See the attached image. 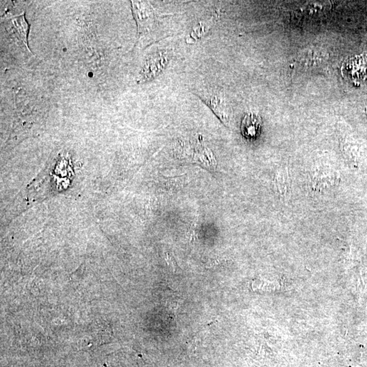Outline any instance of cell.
Returning a JSON list of instances; mask_svg holds the SVG:
<instances>
[{"mask_svg": "<svg viewBox=\"0 0 367 367\" xmlns=\"http://www.w3.org/2000/svg\"><path fill=\"white\" fill-rule=\"evenodd\" d=\"M1 23L4 25L9 38L15 44L21 47L29 53L32 54L28 45L30 25L25 18V12L21 14L4 15L1 18Z\"/></svg>", "mask_w": 367, "mask_h": 367, "instance_id": "1", "label": "cell"}, {"mask_svg": "<svg viewBox=\"0 0 367 367\" xmlns=\"http://www.w3.org/2000/svg\"><path fill=\"white\" fill-rule=\"evenodd\" d=\"M132 11L138 25V39L149 34L157 21V14L148 1H132Z\"/></svg>", "mask_w": 367, "mask_h": 367, "instance_id": "2", "label": "cell"}, {"mask_svg": "<svg viewBox=\"0 0 367 367\" xmlns=\"http://www.w3.org/2000/svg\"><path fill=\"white\" fill-rule=\"evenodd\" d=\"M192 160L193 163H197L209 171H214L217 165L211 150L203 145L196 148L193 156L192 157Z\"/></svg>", "mask_w": 367, "mask_h": 367, "instance_id": "3", "label": "cell"}, {"mask_svg": "<svg viewBox=\"0 0 367 367\" xmlns=\"http://www.w3.org/2000/svg\"><path fill=\"white\" fill-rule=\"evenodd\" d=\"M261 124V118L258 115L254 113L246 114L241 123L243 135L248 138H255L259 133Z\"/></svg>", "mask_w": 367, "mask_h": 367, "instance_id": "4", "label": "cell"}, {"mask_svg": "<svg viewBox=\"0 0 367 367\" xmlns=\"http://www.w3.org/2000/svg\"><path fill=\"white\" fill-rule=\"evenodd\" d=\"M166 260L168 262L169 265H171V267H173L174 270L177 267V264L176 263L175 260L173 258V256H171L170 255L167 254L166 255Z\"/></svg>", "mask_w": 367, "mask_h": 367, "instance_id": "5", "label": "cell"}]
</instances>
